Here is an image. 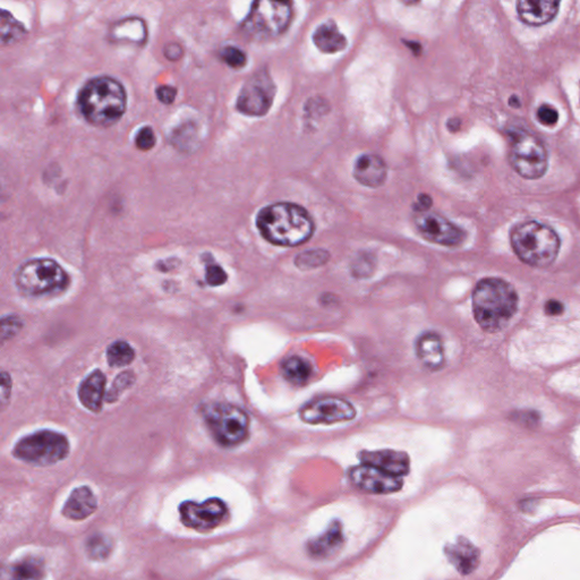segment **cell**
<instances>
[{
  "instance_id": "4dcf8cb0",
  "label": "cell",
  "mask_w": 580,
  "mask_h": 580,
  "mask_svg": "<svg viewBox=\"0 0 580 580\" xmlns=\"http://www.w3.org/2000/svg\"><path fill=\"white\" fill-rule=\"evenodd\" d=\"M222 61L228 65V66L233 67V68H242L246 65V54L233 45H228L224 47L220 52Z\"/></svg>"
},
{
  "instance_id": "ab89813d",
  "label": "cell",
  "mask_w": 580,
  "mask_h": 580,
  "mask_svg": "<svg viewBox=\"0 0 580 580\" xmlns=\"http://www.w3.org/2000/svg\"><path fill=\"white\" fill-rule=\"evenodd\" d=\"M545 311L547 314L558 315L563 312V305L558 300H549L545 305Z\"/></svg>"
},
{
  "instance_id": "9a60e30c",
  "label": "cell",
  "mask_w": 580,
  "mask_h": 580,
  "mask_svg": "<svg viewBox=\"0 0 580 580\" xmlns=\"http://www.w3.org/2000/svg\"><path fill=\"white\" fill-rule=\"evenodd\" d=\"M360 459L365 465L373 466L388 474L402 478L409 471V457L395 450L362 451Z\"/></svg>"
},
{
  "instance_id": "d6a6232c",
  "label": "cell",
  "mask_w": 580,
  "mask_h": 580,
  "mask_svg": "<svg viewBox=\"0 0 580 580\" xmlns=\"http://www.w3.org/2000/svg\"><path fill=\"white\" fill-rule=\"evenodd\" d=\"M536 117L544 126L552 127L559 121V112L550 105H542L541 107H538Z\"/></svg>"
},
{
  "instance_id": "e0dca14e",
  "label": "cell",
  "mask_w": 580,
  "mask_h": 580,
  "mask_svg": "<svg viewBox=\"0 0 580 580\" xmlns=\"http://www.w3.org/2000/svg\"><path fill=\"white\" fill-rule=\"evenodd\" d=\"M444 552L451 565L462 574H471L480 563L478 547L464 537L458 538L455 543L448 544Z\"/></svg>"
},
{
  "instance_id": "cb8c5ba5",
  "label": "cell",
  "mask_w": 580,
  "mask_h": 580,
  "mask_svg": "<svg viewBox=\"0 0 580 580\" xmlns=\"http://www.w3.org/2000/svg\"><path fill=\"white\" fill-rule=\"evenodd\" d=\"M45 565L38 558H26L13 567L9 580H43Z\"/></svg>"
},
{
  "instance_id": "2e32d148",
  "label": "cell",
  "mask_w": 580,
  "mask_h": 580,
  "mask_svg": "<svg viewBox=\"0 0 580 580\" xmlns=\"http://www.w3.org/2000/svg\"><path fill=\"white\" fill-rule=\"evenodd\" d=\"M559 1L520 0L517 3V13L525 24L541 26L554 20L559 13Z\"/></svg>"
},
{
  "instance_id": "f546056e",
  "label": "cell",
  "mask_w": 580,
  "mask_h": 580,
  "mask_svg": "<svg viewBox=\"0 0 580 580\" xmlns=\"http://www.w3.org/2000/svg\"><path fill=\"white\" fill-rule=\"evenodd\" d=\"M134 381H135V375L132 372H124V373L118 375L116 380L114 381L112 388L107 393V402H115L121 393L124 392L127 388H130L134 383Z\"/></svg>"
},
{
  "instance_id": "83f0119b",
  "label": "cell",
  "mask_w": 580,
  "mask_h": 580,
  "mask_svg": "<svg viewBox=\"0 0 580 580\" xmlns=\"http://www.w3.org/2000/svg\"><path fill=\"white\" fill-rule=\"evenodd\" d=\"M112 550V538L103 534H94L86 542V552L92 560H105Z\"/></svg>"
},
{
  "instance_id": "277c9868",
  "label": "cell",
  "mask_w": 580,
  "mask_h": 580,
  "mask_svg": "<svg viewBox=\"0 0 580 580\" xmlns=\"http://www.w3.org/2000/svg\"><path fill=\"white\" fill-rule=\"evenodd\" d=\"M510 242L517 257L534 268L551 266L560 251L558 234L538 221H525L514 226Z\"/></svg>"
},
{
  "instance_id": "ffe728a7",
  "label": "cell",
  "mask_w": 580,
  "mask_h": 580,
  "mask_svg": "<svg viewBox=\"0 0 580 580\" xmlns=\"http://www.w3.org/2000/svg\"><path fill=\"white\" fill-rule=\"evenodd\" d=\"M342 544H344L342 526L335 520L323 535L312 540L308 543L307 551L310 556L314 559H328L342 549Z\"/></svg>"
},
{
  "instance_id": "836d02e7",
  "label": "cell",
  "mask_w": 580,
  "mask_h": 580,
  "mask_svg": "<svg viewBox=\"0 0 580 580\" xmlns=\"http://www.w3.org/2000/svg\"><path fill=\"white\" fill-rule=\"evenodd\" d=\"M227 273L218 264H208L206 266V280L210 286H221L227 281Z\"/></svg>"
},
{
  "instance_id": "7402d4cb",
  "label": "cell",
  "mask_w": 580,
  "mask_h": 580,
  "mask_svg": "<svg viewBox=\"0 0 580 580\" xmlns=\"http://www.w3.org/2000/svg\"><path fill=\"white\" fill-rule=\"evenodd\" d=\"M417 356L426 367L440 369L444 364L443 344L435 333H425L416 344Z\"/></svg>"
},
{
  "instance_id": "603a6c76",
  "label": "cell",
  "mask_w": 580,
  "mask_h": 580,
  "mask_svg": "<svg viewBox=\"0 0 580 580\" xmlns=\"http://www.w3.org/2000/svg\"><path fill=\"white\" fill-rule=\"evenodd\" d=\"M313 41L317 49L324 54H335L347 47V39L333 21L326 22L317 27L313 34Z\"/></svg>"
},
{
  "instance_id": "d4e9b609",
  "label": "cell",
  "mask_w": 580,
  "mask_h": 580,
  "mask_svg": "<svg viewBox=\"0 0 580 580\" xmlns=\"http://www.w3.org/2000/svg\"><path fill=\"white\" fill-rule=\"evenodd\" d=\"M284 378L297 386L306 383L311 378L312 366L307 360L302 357L293 356L288 358L282 365Z\"/></svg>"
},
{
  "instance_id": "ba28073f",
  "label": "cell",
  "mask_w": 580,
  "mask_h": 580,
  "mask_svg": "<svg viewBox=\"0 0 580 580\" xmlns=\"http://www.w3.org/2000/svg\"><path fill=\"white\" fill-rule=\"evenodd\" d=\"M212 436L222 447H235L247 438L250 418L242 408L229 404H211L203 411Z\"/></svg>"
},
{
  "instance_id": "f35d334b",
  "label": "cell",
  "mask_w": 580,
  "mask_h": 580,
  "mask_svg": "<svg viewBox=\"0 0 580 580\" xmlns=\"http://www.w3.org/2000/svg\"><path fill=\"white\" fill-rule=\"evenodd\" d=\"M431 206H432V199L426 194H420L415 204V210L420 213V212L427 211Z\"/></svg>"
},
{
  "instance_id": "9c48e42d",
  "label": "cell",
  "mask_w": 580,
  "mask_h": 580,
  "mask_svg": "<svg viewBox=\"0 0 580 580\" xmlns=\"http://www.w3.org/2000/svg\"><path fill=\"white\" fill-rule=\"evenodd\" d=\"M291 15L289 3L269 0L255 1L247 17L243 22L242 30L253 39H271L287 30Z\"/></svg>"
},
{
  "instance_id": "52a82bcc",
  "label": "cell",
  "mask_w": 580,
  "mask_h": 580,
  "mask_svg": "<svg viewBox=\"0 0 580 580\" xmlns=\"http://www.w3.org/2000/svg\"><path fill=\"white\" fill-rule=\"evenodd\" d=\"M508 158L514 171L529 181L543 177L549 166L545 145L537 136L527 130H516L510 134Z\"/></svg>"
},
{
  "instance_id": "5bb4252c",
  "label": "cell",
  "mask_w": 580,
  "mask_h": 580,
  "mask_svg": "<svg viewBox=\"0 0 580 580\" xmlns=\"http://www.w3.org/2000/svg\"><path fill=\"white\" fill-rule=\"evenodd\" d=\"M349 478L355 487L376 494L397 492L402 487V478H397L365 464L351 468Z\"/></svg>"
},
{
  "instance_id": "44dd1931",
  "label": "cell",
  "mask_w": 580,
  "mask_h": 580,
  "mask_svg": "<svg viewBox=\"0 0 580 580\" xmlns=\"http://www.w3.org/2000/svg\"><path fill=\"white\" fill-rule=\"evenodd\" d=\"M97 498L92 489L88 487H77L70 493L63 505V516L72 520H82L88 518L97 510Z\"/></svg>"
},
{
  "instance_id": "4316f807",
  "label": "cell",
  "mask_w": 580,
  "mask_h": 580,
  "mask_svg": "<svg viewBox=\"0 0 580 580\" xmlns=\"http://www.w3.org/2000/svg\"><path fill=\"white\" fill-rule=\"evenodd\" d=\"M135 358V351L130 344L118 340L110 344L107 351V360L112 367H123L130 365Z\"/></svg>"
},
{
  "instance_id": "ac0fdd59",
  "label": "cell",
  "mask_w": 580,
  "mask_h": 580,
  "mask_svg": "<svg viewBox=\"0 0 580 580\" xmlns=\"http://www.w3.org/2000/svg\"><path fill=\"white\" fill-rule=\"evenodd\" d=\"M106 375L96 369L82 381L79 388V399L88 411L99 413L106 399Z\"/></svg>"
},
{
  "instance_id": "6da1fadb",
  "label": "cell",
  "mask_w": 580,
  "mask_h": 580,
  "mask_svg": "<svg viewBox=\"0 0 580 580\" xmlns=\"http://www.w3.org/2000/svg\"><path fill=\"white\" fill-rule=\"evenodd\" d=\"M261 235L279 246H298L307 242L314 233L311 215L293 203H275L263 208L257 218Z\"/></svg>"
},
{
  "instance_id": "7c38bea8",
  "label": "cell",
  "mask_w": 580,
  "mask_h": 580,
  "mask_svg": "<svg viewBox=\"0 0 580 580\" xmlns=\"http://www.w3.org/2000/svg\"><path fill=\"white\" fill-rule=\"evenodd\" d=\"M299 416L307 424H335L351 420L356 416V409L351 402L337 397H323L304 406Z\"/></svg>"
},
{
  "instance_id": "e575fe53",
  "label": "cell",
  "mask_w": 580,
  "mask_h": 580,
  "mask_svg": "<svg viewBox=\"0 0 580 580\" xmlns=\"http://www.w3.org/2000/svg\"><path fill=\"white\" fill-rule=\"evenodd\" d=\"M21 329V321L15 316L3 317L1 321V340L12 338Z\"/></svg>"
},
{
  "instance_id": "8d00e7d4",
  "label": "cell",
  "mask_w": 580,
  "mask_h": 580,
  "mask_svg": "<svg viewBox=\"0 0 580 580\" xmlns=\"http://www.w3.org/2000/svg\"><path fill=\"white\" fill-rule=\"evenodd\" d=\"M163 54L169 61H176L181 59V56H183V49L177 43H169V45L165 47Z\"/></svg>"
},
{
  "instance_id": "3957f363",
  "label": "cell",
  "mask_w": 580,
  "mask_h": 580,
  "mask_svg": "<svg viewBox=\"0 0 580 580\" xmlns=\"http://www.w3.org/2000/svg\"><path fill=\"white\" fill-rule=\"evenodd\" d=\"M518 310V295L509 282L498 278L480 280L473 293V312L487 333L503 329Z\"/></svg>"
},
{
  "instance_id": "30bf717a",
  "label": "cell",
  "mask_w": 580,
  "mask_h": 580,
  "mask_svg": "<svg viewBox=\"0 0 580 580\" xmlns=\"http://www.w3.org/2000/svg\"><path fill=\"white\" fill-rule=\"evenodd\" d=\"M275 86L269 72H257L243 86L237 109L244 115L260 117L266 115L275 99Z\"/></svg>"
},
{
  "instance_id": "f1b7e54d",
  "label": "cell",
  "mask_w": 580,
  "mask_h": 580,
  "mask_svg": "<svg viewBox=\"0 0 580 580\" xmlns=\"http://www.w3.org/2000/svg\"><path fill=\"white\" fill-rule=\"evenodd\" d=\"M329 257V253L324 250H312V251L303 252L299 254L295 263L299 269H314L317 266L326 264Z\"/></svg>"
},
{
  "instance_id": "8fae6325",
  "label": "cell",
  "mask_w": 580,
  "mask_h": 580,
  "mask_svg": "<svg viewBox=\"0 0 580 580\" xmlns=\"http://www.w3.org/2000/svg\"><path fill=\"white\" fill-rule=\"evenodd\" d=\"M181 523L197 532H208L224 523L228 514V508L222 500L211 498L197 503L185 501L179 505Z\"/></svg>"
},
{
  "instance_id": "d6986e66",
  "label": "cell",
  "mask_w": 580,
  "mask_h": 580,
  "mask_svg": "<svg viewBox=\"0 0 580 580\" xmlns=\"http://www.w3.org/2000/svg\"><path fill=\"white\" fill-rule=\"evenodd\" d=\"M353 177L369 188H379L387 178V165L375 154H364L353 167Z\"/></svg>"
},
{
  "instance_id": "4fadbf2b",
  "label": "cell",
  "mask_w": 580,
  "mask_h": 580,
  "mask_svg": "<svg viewBox=\"0 0 580 580\" xmlns=\"http://www.w3.org/2000/svg\"><path fill=\"white\" fill-rule=\"evenodd\" d=\"M414 224L420 235L429 242L443 246H457L465 239L459 227L433 212H420L414 217Z\"/></svg>"
},
{
  "instance_id": "5b68a950",
  "label": "cell",
  "mask_w": 580,
  "mask_h": 580,
  "mask_svg": "<svg viewBox=\"0 0 580 580\" xmlns=\"http://www.w3.org/2000/svg\"><path fill=\"white\" fill-rule=\"evenodd\" d=\"M16 286L30 296L61 293L70 284V277L59 263L52 259H33L22 264L16 273Z\"/></svg>"
},
{
  "instance_id": "7a4b0ae2",
  "label": "cell",
  "mask_w": 580,
  "mask_h": 580,
  "mask_svg": "<svg viewBox=\"0 0 580 580\" xmlns=\"http://www.w3.org/2000/svg\"><path fill=\"white\" fill-rule=\"evenodd\" d=\"M77 105L82 115L90 124L112 126L126 112V90L114 77L99 76L83 85L77 97Z\"/></svg>"
},
{
  "instance_id": "d590c367",
  "label": "cell",
  "mask_w": 580,
  "mask_h": 580,
  "mask_svg": "<svg viewBox=\"0 0 580 580\" xmlns=\"http://www.w3.org/2000/svg\"><path fill=\"white\" fill-rule=\"evenodd\" d=\"M157 98L163 105H171L175 101L177 90L170 85H161L157 89Z\"/></svg>"
},
{
  "instance_id": "484cf974",
  "label": "cell",
  "mask_w": 580,
  "mask_h": 580,
  "mask_svg": "<svg viewBox=\"0 0 580 580\" xmlns=\"http://www.w3.org/2000/svg\"><path fill=\"white\" fill-rule=\"evenodd\" d=\"M0 33H1V43L3 45H10L17 43L23 36L26 34L24 26L13 17L10 13L5 9L1 10L0 16Z\"/></svg>"
},
{
  "instance_id": "8992f818",
  "label": "cell",
  "mask_w": 580,
  "mask_h": 580,
  "mask_svg": "<svg viewBox=\"0 0 580 580\" xmlns=\"http://www.w3.org/2000/svg\"><path fill=\"white\" fill-rule=\"evenodd\" d=\"M70 442L65 435L50 429H41L21 438L13 455L31 465L52 466L65 459L70 453Z\"/></svg>"
},
{
  "instance_id": "74e56055",
  "label": "cell",
  "mask_w": 580,
  "mask_h": 580,
  "mask_svg": "<svg viewBox=\"0 0 580 580\" xmlns=\"http://www.w3.org/2000/svg\"><path fill=\"white\" fill-rule=\"evenodd\" d=\"M10 390H12L10 376L7 374L6 372H3V374H1V402H3V405L8 402Z\"/></svg>"
},
{
  "instance_id": "1f68e13d",
  "label": "cell",
  "mask_w": 580,
  "mask_h": 580,
  "mask_svg": "<svg viewBox=\"0 0 580 580\" xmlns=\"http://www.w3.org/2000/svg\"><path fill=\"white\" fill-rule=\"evenodd\" d=\"M157 142L155 134L151 127L145 126L137 132L135 136L136 148L141 151H148L153 148Z\"/></svg>"
}]
</instances>
